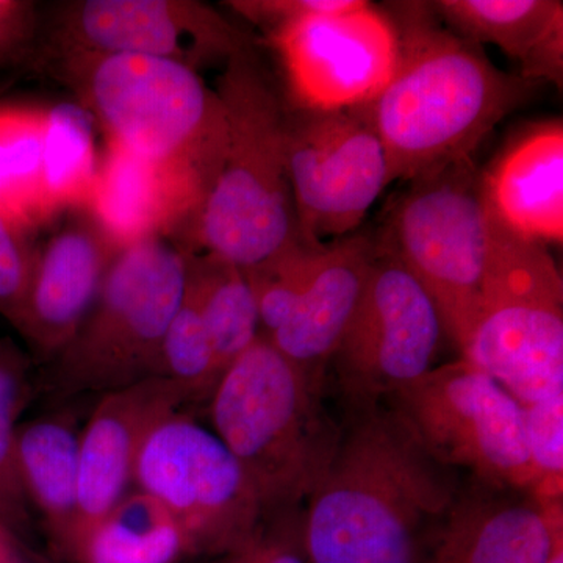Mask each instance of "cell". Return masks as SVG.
Returning <instances> with one entry per match:
<instances>
[{
	"mask_svg": "<svg viewBox=\"0 0 563 563\" xmlns=\"http://www.w3.org/2000/svg\"><path fill=\"white\" fill-rule=\"evenodd\" d=\"M303 504L309 563H422L462 483L395 407H358Z\"/></svg>",
	"mask_w": 563,
	"mask_h": 563,
	"instance_id": "6da1fadb",
	"label": "cell"
},
{
	"mask_svg": "<svg viewBox=\"0 0 563 563\" xmlns=\"http://www.w3.org/2000/svg\"><path fill=\"white\" fill-rule=\"evenodd\" d=\"M383 9L395 27L398 58L390 80L366 107L390 181H410L472 158L536 84L496 68L481 46L443 24L431 2L404 0Z\"/></svg>",
	"mask_w": 563,
	"mask_h": 563,
	"instance_id": "7a4b0ae2",
	"label": "cell"
},
{
	"mask_svg": "<svg viewBox=\"0 0 563 563\" xmlns=\"http://www.w3.org/2000/svg\"><path fill=\"white\" fill-rule=\"evenodd\" d=\"M217 92L228 144L184 251L209 252L246 269L301 240L288 177L287 109L254 47L225 62Z\"/></svg>",
	"mask_w": 563,
	"mask_h": 563,
	"instance_id": "3957f363",
	"label": "cell"
},
{
	"mask_svg": "<svg viewBox=\"0 0 563 563\" xmlns=\"http://www.w3.org/2000/svg\"><path fill=\"white\" fill-rule=\"evenodd\" d=\"M76 95L107 141L198 173L213 187L228 144L217 91L198 70L163 58L95 52L36 55Z\"/></svg>",
	"mask_w": 563,
	"mask_h": 563,
	"instance_id": "277c9868",
	"label": "cell"
},
{
	"mask_svg": "<svg viewBox=\"0 0 563 563\" xmlns=\"http://www.w3.org/2000/svg\"><path fill=\"white\" fill-rule=\"evenodd\" d=\"M209 415L265 510L303 506L340 439L320 385L263 335L222 374Z\"/></svg>",
	"mask_w": 563,
	"mask_h": 563,
	"instance_id": "5b68a950",
	"label": "cell"
},
{
	"mask_svg": "<svg viewBox=\"0 0 563 563\" xmlns=\"http://www.w3.org/2000/svg\"><path fill=\"white\" fill-rule=\"evenodd\" d=\"M185 257L166 239L122 250L90 313L47 362L51 390L103 396L163 377V336L184 292Z\"/></svg>",
	"mask_w": 563,
	"mask_h": 563,
	"instance_id": "8992f818",
	"label": "cell"
},
{
	"mask_svg": "<svg viewBox=\"0 0 563 563\" xmlns=\"http://www.w3.org/2000/svg\"><path fill=\"white\" fill-rule=\"evenodd\" d=\"M490 220V218H488ZM479 312L462 357L529 406L563 395V282L550 247L490 220Z\"/></svg>",
	"mask_w": 563,
	"mask_h": 563,
	"instance_id": "52a82bcc",
	"label": "cell"
},
{
	"mask_svg": "<svg viewBox=\"0 0 563 563\" xmlns=\"http://www.w3.org/2000/svg\"><path fill=\"white\" fill-rule=\"evenodd\" d=\"M376 239L428 291L462 352L479 312L492 246L472 158L410 180Z\"/></svg>",
	"mask_w": 563,
	"mask_h": 563,
	"instance_id": "ba28073f",
	"label": "cell"
},
{
	"mask_svg": "<svg viewBox=\"0 0 563 563\" xmlns=\"http://www.w3.org/2000/svg\"><path fill=\"white\" fill-rule=\"evenodd\" d=\"M387 401L443 465L492 487L536 492L523 409L472 362L433 366Z\"/></svg>",
	"mask_w": 563,
	"mask_h": 563,
	"instance_id": "9c48e42d",
	"label": "cell"
},
{
	"mask_svg": "<svg viewBox=\"0 0 563 563\" xmlns=\"http://www.w3.org/2000/svg\"><path fill=\"white\" fill-rule=\"evenodd\" d=\"M133 488L173 515L195 561L231 550L265 514L242 465L188 410L166 418L147 437Z\"/></svg>",
	"mask_w": 563,
	"mask_h": 563,
	"instance_id": "30bf717a",
	"label": "cell"
},
{
	"mask_svg": "<svg viewBox=\"0 0 563 563\" xmlns=\"http://www.w3.org/2000/svg\"><path fill=\"white\" fill-rule=\"evenodd\" d=\"M287 163L299 239L312 246L357 232L391 184L366 106L287 110Z\"/></svg>",
	"mask_w": 563,
	"mask_h": 563,
	"instance_id": "8fae6325",
	"label": "cell"
},
{
	"mask_svg": "<svg viewBox=\"0 0 563 563\" xmlns=\"http://www.w3.org/2000/svg\"><path fill=\"white\" fill-rule=\"evenodd\" d=\"M443 336L431 296L377 243L361 299L331 362L352 402L374 406L431 372Z\"/></svg>",
	"mask_w": 563,
	"mask_h": 563,
	"instance_id": "7c38bea8",
	"label": "cell"
},
{
	"mask_svg": "<svg viewBox=\"0 0 563 563\" xmlns=\"http://www.w3.org/2000/svg\"><path fill=\"white\" fill-rule=\"evenodd\" d=\"M296 110L368 106L395 70L398 38L383 5L355 0L265 32Z\"/></svg>",
	"mask_w": 563,
	"mask_h": 563,
	"instance_id": "4fadbf2b",
	"label": "cell"
},
{
	"mask_svg": "<svg viewBox=\"0 0 563 563\" xmlns=\"http://www.w3.org/2000/svg\"><path fill=\"white\" fill-rule=\"evenodd\" d=\"M254 47L251 36L195 0H74L52 13L35 52H95L163 58L198 70Z\"/></svg>",
	"mask_w": 563,
	"mask_h": 563,
	"instance_id": "5bb4252c",
	"label": "cell"
},
{
	"mask_svg": "<svg viewBox=\"0 0 563 563\" xmlns=\"http://www.w3.org/2000/svg\"><path fill=\"white\" fill-rule=\"evenodd\" d=\"M191 407L187 393L165 377L107 393L81 428L77 521L60 554L65 561L92 526L133 488L136 459L151 432Z\"/></svg>",
	"mask_w": 563,
	"mask_h": 563,
	"instance_id": "9a60e30c",
	"label": "cell"
},
{
	"mask_svg": "<svg viewBox=\"0 0 563 563\" xmlns=\"http://www.w3.org/2000/svg\"><path fill=\"white\" fill-rule=\"evenodd\" d=\"M209 192L210 185L192 169L107 141L85 210L121 251L173 235L185 242Z\"/></svg>",
	"mask_w": 563,
	"mask_h": 563,
	"instance_id": "2e32d148",
	"label": "cell"
},
{
	"mask_svg": "<svg viewBox=\"0 0 563 563\" xmlns=\"http://www.w3.org/2000/svg\"><path fill=\"white\" fill-rule=\"evenodd\" d=\"M66 221L38 247L35 274L20 332L43 361L68 344L101 291L121 250L87 210Z\"/></svg>",
	"mask_w": 563,
	"mask_h": 563,
	"instance_id": "e0dca14e",
	"label": "cell"
},
{
	"mask_svg": "<svg viewBox=\"0 0 563 563\" xmlns=\"http://www.w3.org/2000/svg\"><path fill=\"white\" fill-rule=\"evenodd\" d=\"M561 501L477 483L462 490L422 563H547Z\"/></svg>",
	"mask_w": 563,
	"mask_h": 563,
	"instance_id": "ac0fdd59",
	"label": "cell"
},
{
	"mask_svg": "<svg viewBox=\"0 0 563 563\" xmlns=\"http://www.w3.org/2000/svg\"><path fill=\"white\" fill-rule=\"evenodd\" d=\"M488 218L503 231L542 244L563 242V122L559 118L515 132L479 169Z\"/></svg>",
	"mask_w": 563,
	"mask_h": 563,
	"instance_id": "d6986e66",
	"label": "cell"
},
{
	"mask_svg": "<svg viewBox=\"0 0 563 563\" xmlns=\"http://www.w3.org/2000/svg\"><path fill=\"white\" fill-rule=\"evenodd\" d=\"M376 252V235L368 232L325 244L318 272L290 318L266 336L317 385L357 307Z\"/></svg>",
	"mask_w": 563,
	"mask_h": 563,
	"instance_id": "ffe728a7",
	"label": "cell"
},
{
	"mask_svg": "<svg viewBox=\"0 0 563 563\" xmlns=\"http://www.w3.org/2000/svg\"><path fill=\"white\" fill-rule=\"evenodd\" d=\"M440 20L455 35L492 44L520 65V77L539 84L563 81L561 0H437Z\"/></svg>",
	"mask_w": 563,
	"mask_h": 563,
	"instance_id": "44dd1931",
	"label": "cell"
},
{
	"mask_svg": "<svg viewBox=\"0 0 563 563\" xmlns=\"http://www.w3.org/2000/svg\"><path fill=\"white\" fill-rule=\"evenodd\" d=\"M80 409L63 406L21 422L18 429L25 495L58 558L74 531L79 507Z\"/></svg>",
	"mask_w": 563,
	"mask_h": 563,
	"instance_id": "7402d4cb",
	"label": "cell"
},
{
	"mask_svg": "<svg viewBox=\"0 0 563 563\" xmlns=\"http://www.w3.org/2000/svg\"><path fill=\"white\" fill-rule=\"evenodd\" d=\"M68 563H185L195 561L173 515L132 488L74 544Z\"/></svg>",
	"mask_w": 563,
	"mask_h": 563,
	"instance_id": "603a6c76",
	"label": "cell"
},
{
	"mask_svg": "<svg viewBox=\"0 0 563 563\" xmlns=\"http://www.w3.org/2000/svg\"><path fill=\"white\" fill-rule=\"evenodd\" d=\"M184 290L201 314L222 377L262 335L246 274L235 263L209 252H187Z\"/></svg>",
	"mask_w": 563,
	"mask_h": 563,
	"instance_id": "cb8c5ba5",
	"label": "cell"
},
{
	"mask_svg": "<svg viewBox=\"0 0 563 563\" xmlns=\"http://www.w3.org/2000/svg\"><path fill=\"white\" fill-rule=\"evenodd\" d=\"M47 107L0 102V210L33 233L55 218L44 188Z\"/></svg>",
	"mask_w": 563,
	"mask_h": 563,
	"instance_id": "d4e9b609",
	"label": "cell"
},
{
	"mask_svg": "<svg viewBox=\"0 0 563 563\" xmlns=\"http://www.w3.org/2000/svg\"><path fill=\"white\" fill-rule=\"evenodd\" d=\"M91 114L79 103L47 107L44 139V188L55 218L85 209L90 199L99 158Z\"/></svg>",
	"mask_w": 563,
	"mask_h": 563,
	"instance_id": "484cf974",
	"label": "cell"
},
{
	"mask_svg": "<svg viewBox=\"0 0 563 563\" xmlns=\"http://www.w3.org/2000/svg\"><path fill=\"white\" fill-rule=\"evenodd\" d=\"M35 391L32 361L11 339H0V525L27 539L33 509L20 472L18 429Z\"/></svg>",
	"mask_w": 563,
	"mask_h": 563,
	"instance_id": "4316f807",
	"label": "cell"
},
{
	"mask_svg": "<svg viewBox=\"0 0 563 563\" xmlns=\"http://www.w3.org/2000/svg\"><path fill=\"white\" fill-rule=\"evenodd\" d=\"M322 246L302 240L291 243L251 268L243 269L257 303L263 336L273 335L287 322L320 266Z\"/></svg>",
	"mask_w": 563,
	"mask_h": 563,
	"instance_id": "83f0119b",
	"label": "cell"
},
{
	"mask_svg": "<svg viewBox=\"0 0 563 563\" xmlns=\"http://www.w3.org/2000/svg\"><path fill=\"white\" fill-rule=\"evenodd\" d=\"M162 365L163 377L179 385L191 406L209 402L221 379L209 333L185 290L163 336Z\"/></svg>",
	"mask_w": 563,
	"mask_h": 563,
	"instance_id": "f1b7e54d",
	"label": "cell"
},
{
	"mask_svg": "<svg viewBox=\"0 0 563 563\" xmlns=\"http://www.w3.org/2000/svg\"><path fill=\"white\" fill-rule=\"evenodd\" d=\"M202 563H309L303 506L265 510L231 550Z\"/></svg>",
	"mask_w": 563,
	"mask_h": 563,
	"instance_id": "f546056e",
	"label": "cell"
},
{
	"mask_svg": "<svg viewBox=\"0 0 563 563\" xmlns=\"http://www.w3.org/2000/svg\"><path fill=\"white\" fill-rule=\"evenodd\" d=\"M523 409L526 443L539 501H561L563 495V395L547 401L521 406Z\"/></svg>",
	"mask_w": 563,
	"mask_h": 563,
	"instance_id": "4dcf8cb0",
	"label": "cell"
},
{
	"mask_svg": "<svg viewBox=\"0 0 563 563\" xmlns=\"http://www.w3.org/2000/svg\"><path fill=\"white\" fill-rule=\"evenodd\" d=\"M35 233L0 210V314L20 331L35 274Z\"/></svg>",
	"mask_w": 563,
	"mask_h": 563,
	"instance_id": "1f68e13d",
	"label": "cell"
},
{
	"mask_svg": "<svg viewBox=\"0 0 563 563\" xmlns=\"http://www.w3.org/2000/svg\"><path fill=\"white\" fill-rule=\"evenodd\" d=\"M354 3L355 0H233L228 5L263 32H268L314 14L339 13Z\"/></svg>",
	"mask_w": 563,
	"mask_h": 563,
	"instance_id": "d6a6232c",
	"label": "cell"
},
{
	"mask_svg": "<svg viewBox=\"0 0 563 563\" xmlns=\"http://www.w3.org/2000/svg\"><path fill=\"white\" fill-rule=\"evenodd\" d=\"M40 35L38 9L27 0H0V66L33 57Z\"/></svg>",
	"mask_w": 563,
	"mask_h": 563,
	"instance_id": "836d02e7",
	"label": "cell"
},
{
	"mask_svg": "<svg viewBox=\"0 0 563 563\" xmlns=\"http://www.w3.org/2000/svg\"><path fill=\"white\" fill-rule=\"evenodd\" d=\"M0 563H46L33 553L25 540L0 525Z\"/></svg>",
	"mask_w": 563,
	"mask_h": 563,
	"instance_id": "e575fe53",
	"label": "cell"
},
{
	"mask_svg": "<svg viewBox=\"0 0 563 563\" xmlns=\"http://www.w3.org/2000/svg\"><path fill=\"white\" fill-rule=\"evenodd\" d=\"M547 563H563V521L554 526Z\"/></svg>",
	"mask_w": 563,
	"mask_h": 563,
	"instance_id": "d590c367",
	"label": "cell"
},
{
	"mask_svg": "<svg viewBox=\"0 0 563 563\" xmlns=\"http://www.w3.org/2000/svg\"><path fill=\"white\" fill-rule=\"evenodd\" d=\"M185 563H202V561H188V562H185Z\"/></svg>",
	"mask_w": 563,
	"mask_h": 563,
	"instance_id": "8d00e7d4",
	"label": "cell"
}]
</instances>
